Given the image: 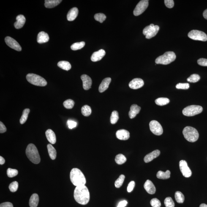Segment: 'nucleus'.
Listing matches in <instances>:
<instances>
[{
    "label": "nucleus",
    "instance_id": "nucleus-1",
    "mask_svg": "<svg viewBox=\"0 0 207 207\" xmlns=\"http://www.w3.org/2000/svg\"><path fill=\"white\" fill-rule=\"evenodd\" d=\"M74 197L76 201L80 204H87L90 200V193L87 187L85 185L77 186L74 190Z\"/></svg>",
    "mask_w": 207,
    "mask_h": 207
},
{
    "label": "nucleus",
    "instance_id": "nucleus-2",
    "mask_svg": "<svg viewBox=\"0 0 207 207\" xmlns=\"http://www.w3.org/2000/svg\"><path fill=\"white\" fill-rule=\"evenodd\" d=\"M70 178L72 184L76 186L85 185L86 179L84 175L80 169L72 168L70 173Z\"/></svg>",
    "mask_w": 207,
    "mask_h": 207
},
{
    "label": "nucleus",
    "instance_id": "nucleus-3",
    "mask_svg": "<svg viewBox=\"0 0 207 207\" xmlns=\"http://www.w3.org/2000/svg\"><path fill=\"white\" fill-rule=\"evenodd\" d=\"M26 154L28 159L34 164H39L40 162L39 156L37 148L34 144L30 143L27 147Z\"/></svg>",
    "mask_w": 207,
    "mask_h": 207
},
{
    "label": "nucleus",
    "instance_id": "nucleus-4",
    "mask_svg": "<svg viewBox=\"0 0 207 207\" xmlns=\"http://www.w3.org/2000/svg\"><path fill=\"white\" fill-rule=\"evenodd\" d=\"M183 134L185 139L191 143L197 141L199 138L198 131L196 129L190 126L185 127L183 129Z\"/></svg>",
    "mask_w": 207,
    "mask_h": 207
},
{
    "label": "nucleus",
    "instance_id": "nucleus-5",
    "mask_svg": "<svg viewBox=\"0 0 207 207\" xmlns=\"http://www.w3.org/2000/svg\"><path fill=\"white\" fill-rule=\"evenodd\" d=\"M176 56L173 52H165L163 55L158 57L155 60L157 64L167 65L170 64L176 59Z\"/></svg>",
    "mask_w": 207,
    "mask_h": 207
},
{
    "label": "nucleus",
    "instance_id": "nucleus-6",
    "mask_svg": "<svg viewBox=\"0 0 207 207\" xmlns=\"http://www.w3.org/2000/svg\"><path fill=\"white\" fill-rule=\"evenodd\" d=\"M26 79L29 83L35 86H45L47 85L46 80L40 76L36 74H28L26 76Z\"/></svg>",
    "mask_w": 207,
    "mask_h": 207
},
{
    "label": "nucleus",
    "instance_id": "nucleus-7",
    "mask_svg": "<svg viewBox=\"0 0 207 207\" xmlns=\"http://www.w3.org/2000/svg\"><path fill=\"white\" fill-rule=\"evenodd\" d=\"M203 110V108L201 106L191 105L183 109L182 113L184 116L190 117L198 114L201 113Z\"/></svg>",
    "mask_w": 207,
    "mask_h": 207
},
{
    "label": "nucleus",
    "instance_id": "nucleus-8",
    "mask_svg": "<svg viewBox=\"0 0 207 207\" xmlns=\"http://www.w3.org/2000/svg\"><path fill=\"white\" fill-rule=\"evenodd\" d=\"M159 27L151 24L145 27L143 31V34L147 39H151L155 37L159 31Z\"/></svg>",
    "mask_w": 207,
    "mask_h": 207
},
{
    "label": "nucleus",
    "instance_id": "nucleus-9",
    "mask_svg": "<svg viewBox=\"0 0 207 207\" xmlns=\"http://www.w3.org/2000/svg\"><path fill=\"white\" fill-rule=\"evenodd\" d=\"M188 37L189 38L195 40H199L205 42L207 40V35L203 31L198 30H192L188 34Z\"/></svg>",
    "mask_w": 207,
    "mask_h": 207
},
{
    "label": "nucleus",
    "instance_id": "nucleus-10",
    "mask_svg": "<svg viewBox=\"0 0 207 207\" xmlns=\"http://www.w3.org/2000/svg\"><path fill=\"white\" fill-rule=\"evenodd\" d=\"M148 6V0H142L137 4L134 10V14L135 16H139L143 14Z\"/></svg>",
    "mask_w": 207,
    "mask_h": 207
},
{
    "label": "nucleus",
    "instance_id": "nucleus-11",
    "mask_svg": "<svg viewBox=\"0 0 207 207\" xmlns=\"http://www.w3.org/2000/svg\"><path fill=\"white\" fill-rule=\"evenodd\" d=\"M150 129L155 135H160L163 133V129L162 126L158 121L153 120L150 122Z\"/></svg>",
    "mask_w": 207,
    "mask_h": 207
},
{
    "label": "nucleus",
    "instance_id": "nucleus-12",
    "mask_svg": "<svg viewBox=\"0 0 207 207\" xmlns=\"http://www.w3.org/2000/svg\"><path fill=\"white\" fill-rule=\"evenodd\" d=\"M179 166L181 173L185 177L189 178L192 176V171L188 167L187 162L184 160H181L179 162Z\"/></svg>",
    "mask_w": 207,
    "mask_h": 207
},
{
    "label": "nucleus",
    "instance_id": "nucleus-13",
    "mask_svg": "<svg viewBox=\"0 0 207 207\" xmlns=\"http://www.w3.org/2000/svg\"><path fill=\"white\" fill-rule=\"evenodd\" d=\"M5 42L7 45L10 48L13 49L17 51L20 52L21 51V47L20 46L19 44L15 39L8 36V37L5 38Z\"/></svg>",
    "mask_w": 207,
    "mask_h": 207
},
{
    "label": "nucleus",
    "instance_id": "nucleus-14",
    "mask_svg": "<svg viewBox=\"0 0 207 207\" xmlns=\"http://www.w3.org/2000/svg\"><path fill=\"white\" fill-rule=\"evenodd\" d=\"M144 84L143 81L142 79L135 78L130 82L129 86L131 89H137L143 87Z\"/></svg>",
    "mask_w": 207,
    "mask_h": 207
},
{
    "label": "nucleus",
    "instance_id": "nucleus-15",
    "mask_svg": "<svg viewBox=\"0 0 207 207\" xmlns=\"http://www.w3.org/2000/svg\"><path fill=\"white\" fill-rule=\"evenodd\" d=\"M83 83V89L88 90L90 89L92 84V81L89 76L86 75H83L81 77Z\"/></svg>",
    "mask_w": 207,
    "mask_h": 207
},
{
    "label": "nucleus",
    "instance_id": "nucleus-16",
    "mask_svg": "<svg viewBox=\"0 0 207 207\" xmlns=\"http://www.w3.org/2000/svg\"><path fill=\"white\" fill-rule=\"evenodd\" d=\"M116 136L118 139L126 140L130 138V133L126 130L121 129L117 131Z\"/></svg>",
    "mask_w": 207,
    "mask_h": 207
},
{
    "label": "nucleus",
    "instance_id": "nucleus-17",
    "mask_svg": "<svg viewBox=\"0 0 207 207\" xmlns=\"http://www.w3.org/2000/svg\"><path fill=\"white\" fill-rule=\"evenodd\" d=\"M106 52L104 50L101 49L99 51L95 52L92 55L91 59L93 62L100 61L105 56Z\"/></svg>",
    "mask_w": 207,
    "mask_h": 207
},
{
    "label": "nucleus",
    "instance_id": "nucleus-18",
    "mask_svg": "<svg viewBox=\"0 0 207 207\" xmlns=\"http://www.w3.org/2000/svg\"><path fill=\"white\" fill-rule=\"evenodd\" d=\"M144 188L148 193L151 194H155L156 188L153 183L149 180H147L144 184Z\"/></svg>",
    "mask_w": 207,
    "mask_h": 207
},
{
    "label": "nucleus",
    "instance_id": "nucleus-19",
    "mask_svg": "<svg viewBox=\"0 0 207 207\" xmlns=\"http://www.w3.org/2000/svg\"><path fill=\"white\" fill-rule=\"evenodd\" d=\"M160 154V151L159 150H156L149 153L145 156L144 161L145 162L147 163L151 162L153 159L157 158Z\"/></svg>",
    "mask_w": 207,
    "mask_h": 207
},
{
    "label": "nucleus",
    "instance_id": "nucleus-20",
    "mask_svg": "<svg viewBox=\"0 0 207 207\" xmlns=\"http://www.w3.org/2000/svg\"><path fill=\"white\" fill-rule=\"evenodd\" d=\"M141 110V107L137 104H133L131 106L130 110L129 112V118L132 119L135 118L137 114H138Z\"/></svg>",
    "mask_w": 207,
    "mask_h": 207
},
{
    "label": "nucleus",
    "instance_id": "nucleus-21",
    "mask_svg": "<svg viewBox=\"0 0 207 207\" xmlns=\"http://www.w3.org/2000/svg\"><path fill=\"white\" fill-rule=\"evenodd\" d=\"M17 21L14 23V26L16 29L21 28L24 26L26 21V19L23 15H19L16 17Z\"/></svg>",
    "mask_w": 207,
    "mask_h": 207
},
{
    "label": "nucleus",
    "instance_id": "nucleus-22",
    "mask_svg": "<svg viewBox=\"0 0 207 207\" xmlns=\"http://www.w3.org/2000/svg\"><path fill=\"white\" fill-rule=\"evenodd\" d=\"M111 81V79L110 78H107L104 79L99 85V92L103 93L106 90L108 89Z\"/></svg>",
    "mask_w": 207,
    "mask_h": 207
},
{
    "label": "nucleus",
    "instance_id": "nucleus-23",
    "mask_svg": "<svg viewBox=\"0 0 207 207\" xmlns=\"http://www.w3.org/2000/svg\"><path fill=\"white\" fill-rule=\"evenodd\" d=\"M78 9L77 7L71 9L67 14V20L69 21H73L78 16Z\"/></svg>",
    "mask_w": 207,
    "mask_h": 207
},
{
    "label": "nucleus",
    "instance_id": "nucleus-24",
    "mask_svg": "<svg viewBox=\"0 0 207 207\" xmlns=\"http://www.w3.org/2000/svg\"><path fill=\"white\" fill-rule=\"evenodd\" d=\"M47 140L52 144H54L56 142V137L54 132L51 129L47 130L45 132Z\"/></svg>",
    "mask_w": 207,
    "mask_h": 207
},
{
    "label": "nucleus",
    "instance_id": "nucleus-25",
    "mask_svg": "<svg viewBox=\"0 0 207 207\" xmlns=\"http://www.w3.org/2000/svg\"><path fill=\"white\" fill-rule=\"evenodd\" d=\"M49 40L48 34L44 31L39 32L37 36V41L39 43H43L48 42Z\"/></svg>",
    "mask_w": 207,
    "mask_h": 207
},
{
    "label": "nucleus",
    "instance_id": "nucleus-26",
    "mask_svg": "<svg viewBox=\"0 0 207 207\" xmlns=\"http://www.w3.org/2000/svg\"><path fill=\"white\" fill-rule=\"evenodd\" d=\"M62 1L61 0H45V6L47 8H52L58 5Z\"/></svg>",
    "mask_w": 207,
    "mask_h": 207
},
{
    "label": "nucleus",
    "instance_id": "nucleus-27",
    "mask_svg": "<svg viewBox=\"0 0 207 207\" xmlns=\"http://www.w3.org/2000/svg\"><path fill=\"white\" fill-rule=\"evenodd\" d=\"M39 197L37 194L35 193L31 196L29 201L30 207H37L39 203Z\"/></svg>",
    "mask_w": 207,
    "mask_h": 207
},
{
    "label": "nucleus",
    "instance_id": "nucleus-28",
    "mask_svg": "<svg viewBox=\"0 0 207 207\" xmlns=\"http://www.w3.org/2000/svg\"><path fill=\"white\" fill-rule=\"evenodd\" d=\"M170 172L168 170L165 172H162V171H159L156 174V177L159 179H167L170 178Z\"/></svg>",
    "mask_w": 207,
    "mask_h": 207
},
{
    "label": "nucleus",
    "instance_id": "nucleus-29",
    "mask_svg": "<svg viewBox=\"0 0 207 207\" xmlns=\"http://www.w3.org/2000/svg\"><path fill=\"white\" fill-rule=\"evenodd\" d=\"M47 149L50 158L53 160L55 159L56 157V151L55 148L51 144H48L47 145Z\"/></svg>",
    "mask_w": 207,
    "mask_h": 207
},
{
    "label": "nucleus",
    "instance_id": "nucleus-30",
    "mask_svg": "<svg viewBox=\"0 0 207 207\" xmlns=\"http://www.w3.org/2000/svg\"><path fill=\"white\" fill-rule=\"evenodd\" d=\"M58 66L61 68L66 71L70 70L72 68L71 65L67 61H62L58 63Z\"/></svg>",
    "mask_w": 207,
    "mask_h": 207
},
{
    "label": "nucleus",
    "instance_id": "nucleus-31",
    "mask_svg": "<svg viewBox=\"0 0 207 207\" xmlns=\"http://www.w3.org/2000/svg\"><path fill=\"white\" fill-rule=\"evenodd\" d=\"M155 102L157 105L163 106L168 104L170 102V100L167 98L160 97L156 99Z\"/></svg>",
    "mask_w": 207,
    "mask_h": 207
},
{
    "label": "nucleus",
    "instance_id": "nucleus-32",
    "mask_svg": "<svg viewBox=\"0 0 207 207\" xmlns=\"http://www.w3.org/2000/svg\"><path fill=\"white\" fill-rule=\"evenodd\" d=\"M115 160L118 165H122L126 162L127 159L123 154H119L116 156Z\"/></svg>",
    "mask_w": 207,
    "mask_h": 207
},
{
    "label": "nucleus",
    "instance_id": "nucleus-33",
    "mask_svg": "<svg viewBox=\"0 0 207 207\" xmlns=\"http://www.w3.org/2000/svg\"><path fill=\"white\" fill-rule=\"evenodd\" d=\"M30 112L29 109H25L23 112V115L20 118V122L21 124H24L27 119L28 115Z\"/></svg>",
    "mask_w": 207,
    "mask_h": 207
},
{
    "label": "nucleus",
    "instance_id": "nucleus-34",
    "mask_svg": "<svg viewBox=\"0 0 207 207\" xmlns=\"http://www.w3.org/2000/svg\"><path fill=\"white\" fill-rule=\"evenodd\" d=\"M81 113L84 116L88 117L91 114L92 110L91 107L88 105L84 106L81 108Z\"/></svg>",
    "mask_w": 207,
    "mask_h": 207
},
{
    "label": "nucleus",
    "instance_id": "nucleus-35",
    "mask_svg": "<svg viewBox=\"0 0 207 207\" xmlns=\"http://www.w3.org/2000/svg\"><path fill=\"white\" fill-rule=\"evenodd\" d=\"M175 198L177 202L179 203H182L184 200V197L181 192L177 191L175 193Z\"/></svg>",
    "mask_w": 207,
    "mask_h": 207
},
{
    "label": "nucleus",
    "instance_id": "nucleus-36",
    "mask_svg": "<svg viewBox=\"0 0 207 207\" xmlns=\"http://www.w3.org/2000/svg\"><path fill=\"white\" fill-rule=\"evenodd\" d=\"M118 119H119V116H118V112L114 110L112 112L110 118V123L112 124H116Z\"/></svg>",
    "mask_w": 207,
    "mask_h": 207
},
{
    "label": "nucleus",
    "instance_id": "nucleus-37",
    "mask_svg": "<svg viewBox=\"0 0 207 207\" xmlns=\"http://www.w3.org/2000/svg\"><path fill=\"white\" fill-rule=\"evenodd\" d=\"M85 43L84 42L75 43L71 46V48L72 50L75 51V50H80L83 48L85 46Z\"/></svg>",
    "mask_w": 207,
    "mask_h": 207
},
{
    "label": "nucleus",
    "instance_id": "nucleus-38",
    "mask_svg": "<svg viewBox=\"0 0 207 207\" xmlns=\"http://www.w3.org/2000/svg\"><path fill=\"white\" fill-rule=\"evenodd\" d=\"M125 176L124 175H121L115 182V186L117 188L121 187L124 183Z\"/></svg>",
    "mask_w": 207,
    "mask_h": 207
},
{
    "label": "nucleus",
    "instance_id": "nucleus-39",
    "mask_svg": "<svg viewBox=\"0 0 207 207\" xmlns=\"http://www.w3.org/2000/svg\"><path fill=\"white\" fill-rule=\"evenodd\" d=\"M64 106L66 109H72L73 108L74 105H75V102L72 99H69L64 101L63 103Z\"/></svg>",
    "mask_w": 207,
    "mask_h": 207
},
{
    "label": "nucleus",
    "instance_id": "nucleus-40",
    "mask_svg": "<svg viewBox=\"0 0 207 207\" xmlns=\"http://www.w3.org/2000/svg\"><path fill=\"white\" fill-rule=\"evenodd\" d=\"M200 77L197 74H194L191 75L190 77L187 79V81L190 83H196L200 80Z\"/></svg>",
    "mask_w": 207,
    "mask_h": 207
},
{
    "label": "nucleus",
    "instance_id": "nucleus-41",
    "mask_svg": "<svg viewBox=\"0 0 207 207\" xmlns=\"http://www.w3.org/2000/svg\"><path fill=\"white\" fill-rule=\"evenodd\" d=\"M94 17L96 21H98L101 23H103L106 18V16L102 13L96 14L95 15Z\"/></svg>",
    "mask_w": 207,
    "mask_h": 207
},
{
    "label": "nucleus",
    "instance_id": "nucleus-42",
    "mask_svg": "<svg viewBox=\"0 0 207 207\" xmlns=\"http://www.w3.org/2000/svg\"><path fill=\"white\" fill-rule=\"evenodd\" d=\"M166 207H175V203L171 197H167L164 201Z\"/></svg>",
    "mask_w": 207,
    "mask_h": 207
},
{
    "label": "nucleus",
    "instance_id": "nucleus-43",
    "mask_svg": "<svg viewBox=\"0 0 207 207\" xmlns=\"http://www.w3.org/2000/svg\"><path fill=\"white\" fill-rule=\"evenodd\" d=\"M18 170L16 169L9 168L7 170V175L9 178H13L18 175Z\"/></svg>",
    "mask_w": 207,
    "mask_h": 207
},
{
    "label": "nucleus",
    "instance_id": "nucleus-44",
    "mask_svg": "<svg viewBox=\"0 0 207 207\" xmlns=\"http://www.w3.org/2000/svg\"><path fill=\"white\" fill-rule=\"evenodd\" d=\"M18 183L16 181L11 183L9 186V189L11 192H16L18 188Z\"/></svg>",
    "mask_w": 207,
    "mask_h": 207
},
{
    "label": "nucleus",
    "instance_id": "nucleus-45",
    "mask_svg": "<svg viewBox=\"0 0 207 207\" xmlns=\"http://www.w3.org/2000/svg\"><path fill=\"white\" fill-rule=\"evenodd\" d=\"M176 88L178 89H187L189 88V85L188 83H179L176 85Z\"/></svg>",
    "mask_w": 207,
    "mask_h": 207
},
{
    "label": "nucleus",
    "instance_id": "nucleus-46",
    "mask_svg": "<svg viewBox=\"0 0 207 207\" xmlns=\"http://www.w3.org/2000/svg\"><path fill=\"white\" fill-rule=\"evenodd\" d=\"M150 203L153 207H160L161 206L160 201L156 198L152 199L150 202Z\"/></svg>",
    "mask_w": 207,
    "mask_h": 207
},
{
    "label": "nucleus",
    "instance_id": "nucleus-47",
    "mask_svg": "<svg viewBox=\"0 0 207 207\" xmlns=\"http://www.w3.org/2000/svg\"><path fill=\"white\" fill-rule=\"evenodd\" d=\"M67 125L69 129H72L76 127L77 123L72 120H68L67 122Z\"/></svg>",
    "mask_w": 207,
    "mask_h": 207
},
{
    "label": "nucleus",
    "instance_id": "nucleus-48",
    "mask_svg": "<svg viewBox=\"0 0 207 207\" xmlns=\"http://www.w3.org/2000/svg\"><path fill=\"white\" fill-rule=\"evenodd\" d=\"M164 2L165 6L168 8H172L174 6V2L173 0H165Z\"/></svg>",
    "mask_w": 207,
    "mask_h": 207
},
{
    "label": "nucleus",
    "instance_id": "nucleus-49",
    "mask_svg": "<svg viewBox=\"0 0 207 207\" xmlns=\"http://www.w3.org/2000/svg\"><path fill=\"white\" fill-rule=\"evenodd\" d=\"M197 64L200 66H207V59L205 58H200L197 60Z\"/></svg>",
    "mask_w": 207,
    "mask_h": 207
},
{
    "label": "nucleus",
    "instance_id": "nucleus-50",
    "mask_svg": "<svg viewBox=\"0 0 207 207\" xmlns=\"http://www.w3.org/2000/svg\"><path fill=\"white\" fill-rule=\"evenodd\" d=\"M135 183L134 181H131L129 183L127 188V192L129 193L132 192L135 187Z\"/></svg>",
    "mask_w": 207,
    "mask_h": 207
},
{
    "label": "nucleus",
    "instance_id": "nucleus-51",
    "mask_svg": "<svg viewBox=\"0 0 207 207\" xmlns=\"http://www.w3.org/2000/svg\"><path fill=\"white\" fill-rule=\"evenodd\" d=\"M6 130H7V129L6 126L2 122H0V133L1 134L4 133L6 132Z\"/></svg>",
    "mask_w": 207,
    "mask_h": 207
},
{
    "label": "nucleus",
    "instance_id": "nucleus-52",
    "mask_svg": "<svg viewBox=\"0 0 207 207\" xmlns=\"http://www.w3.org/2000/svg\"><path fill=\"white\" fill-rule=\"evenodd\" d=\"M0 207H13V205L10 202H4L1 204Z\"/></svg>",
    "mask_w": 207,
    "mask_h": 207
},
{
    "label": "nucleus",
    "instance_id": "nucleus-53",
    "mask_svg": "<svg viewBox=\"0 0 207 207\" xmlns=\"http://www.w3.org/2000/svg\"><path fill=\"white\" fill-rule=\"evenodd\" d=\"M127 204V201L124 200L119 202L117 207H125Z\"/></svg>",
    "mask_w": 207,
    "mask_h": 207
},
{
    "label": "nucleus",
    "instance_id": "nucleus-54",
    "mask_svg": "<svg viewBox=\"0 0 207 207\" xmlns=\"http://www.w3.org/2000/svg\"><path fill=\"white\" fill-rule=\"evenodd\" d=\"M5 160L4 158L2 156H0V164L1 165H2L5 164Z\"/></svg>",
    "mask_w": 207,
    "mask_h": 207
},
{
    "label": "nucleus",
    "instance_id": "nucleus-55",
    "mask_svg": "<svg viewBox=\"0 0 207 207\" xmlns=\"http://www.w3.org/2000/svg\"><path fill=\"white\" fill-rule=\"evenodd\" d=\"M203 16L207 20V9L205 10L203 12Z\"/></svg>",
    "mask_w": 207,
    "mask_h": 207
},
{
    "label": "nucleus",
    "instance_id": "nucleus-56",
    "mask_svg": "<svg viewBox=\"0 0 207 207\" xmlns=\"http://www.w3.org/2000/svg\"><path fill=\"white\" fill-rule=\"evenodd\" d=\"M199 207H207V205L205 204H202Z\"/></svg>",
    "mask_w": 207,
    "mask_h": 207
}]
</instances>
